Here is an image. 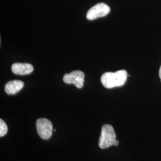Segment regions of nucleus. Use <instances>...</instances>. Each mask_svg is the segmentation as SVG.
Masks as SVG:
<instances>
[{
  "instance_id": "nucleus-1",
  "label": "nucleus",
  "mask_w": 161,
  "mask_h": 161,
  "mask_svg": "<svg viewBox=\"0 0 161 161\" xmlns=\"http://www.w3.org/2000/svg\"><path fill=\"white\" fill-rule=\"evenodd\" d=\"M127 72L120 70L116 72H106L101 76V82L106 88H113L124 86L127 81Z\"/></svg>"
},
{
  "instance_id": "nucleus-2",
  "label": "nucleus",
  "mask_w": 161,
  "mask_h": 161,
  "mask_svg": "<svg viewBox=\"0 0 161 161\" xmlns=\"http://www.w3.org/2000/svg\"><path fill=\"white\" fill-rule=\"evenodd\" d=\"M116 134L114 127L109 124H105L102 128L98 146L101 149H106L114 145L116 142Z\"/></svg>"
},
{
  "instance_id": "nucleus-3",
  "label": "nucleus",
  "mask_w": 161,
  "mask_h": 161,
  "mask_svg": "<svg viewBox=\"0 0 161 161\" xmlns=\"http://www.w3.org/2000/svg\"><path fill=\"white\" fill-rule=\"evenodd\" d=\"M36 128L41 138L48 140L52 137L53 128L51 121L46 118H40L36 122Z\"/></svg>"
},
{
  "instance_id": "nucleus-4",
  "label": "nucleus",
  "mask_w": 161,
  "mask_h": 161,
  "mask_svg": "<svg viewBox=\"0 0 161 161\" xmlns=\"http://www.w3.org/2000/svg\"><path fill=\"white\" fill-rule=\"evenodd\" d=\"M110 7L107 4L100 3L92 7L86 13V19L89 20H95L99 17H102L109 13Z\"/></svg>"
},
{
  "instance_id": "nucleus-5",
  "label": "nucleus",
  "mask_w": 161,
  "mask_h": 161,
  "mask_svg": "<svg viewBox=\"0 0 161 161\" xmlns=\"http://www.w3.org/2000/svg\"><path fill=\"white\" fill-rule=\"evenodd\" d=\"M85 74L80 70H74L70 74L64 75V81L68 84H74L78 88H81L84 86Z\"/></svg>"
},
{
  "instance_id": "nucleus-6",
  "label": "nucleus",
  "mask_w": 161,
  "mask_h": 161,
  "mask_svg": "<svg viewBox=\"0 0 161 161\" xmlns=\"http://www.w3.org/2000/svg\"><path fill=\"white\" fill-rule=\"evenodd\" d=\"M33 70L34 67L31 64L16 63L12 64V71L16 75H28Z\"/></svg>"
},
{
  "instance_id": "nucleus-7",
  "label": "nucleus",
  "mask_w": 161,
  "mask_h": 161,
  "mask_svg": "<svg viewBox=\"0 0 161 161\" xmlns=\"http://www.w3.org/2000/svg\"><path fill=\"white\" fill-rule=\"evenodd\" d=\"M24 86L22 80H13L7 82L4 87L5 92L7 94L13 95L20 92Z\"/></svg>"
},
{
  "instance_id": "nucleus-8",
  "label": "nucleus",
  "mask_w": 161,
  "mask_h": 161,
  "mask_svg": "<svg viewBox=\"0 0 161 161\" xmlns=\"http://www.w3.org/2000/svg\"><path fill=\"white\" fill-rule=\"evenodd\" d=\"M8 131V128L6 122L2 119H0V137L4 136Z\"/></svg>"
},
{
  "instance_id": "nucleus-9",
  "label": "nucleus",
  "mask_w": 161,
  "mask_h": 161,
  "mask_svg": "<svg viewBox=\"0 0 161 161\" xmlns=\"http://www.w3.org/2000/svg\"><path fill=\"white\" fill-rule=\"evenodd\" d=\"M118 144H119V141H118V140H116V142H115V144H114V146H118Z\"/></svg>"
},
{
  "instance_id": "nucleus-10",
  "label": "nucleus",
  "mask_w": 161,
  "mask_h": 161,
  "mask_svg": "<svg viewBox=\"0 0 161 161\" xmlns=\"http://www.w3.org/2000/svg\"><path fill=\"white\" fill-rule=\"evenodd\" d=\"M159 78L161 79V66L160 67V69H159Z\"/></svg>"
}]
</instances>
